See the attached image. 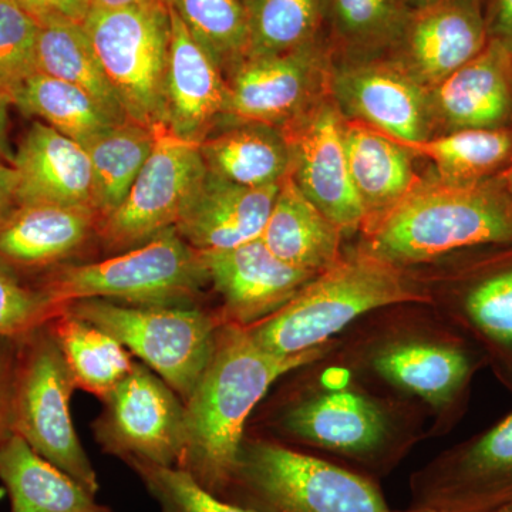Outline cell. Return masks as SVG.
<instances>
[{"mask_svg":"<svg viewBox=\"0 0 512 512\" xmlns=\"http://www.w3.org/2000/svg\"><path fill=\"white\" fill-rule=\"evenodd\" d=\"M336 343V339H335ZM298 367L279 380L256 407L252 433L303 451H318L379 481L429 437L417 404L377 389L335 352Z\"/></svg>","mask_w":512,"mask_h":512,"instance_id":"cell-1","label":"cell"},{"mask_svg":"<svg viewBox=\"0 0 512 512\" xmlns=\"http://www.w3.org/2000/svg\"><path fill=\"white\" fill-rule=\"evenodd\" d=\"M336 355L377 389L417 404L429 437L446 436L470 402L484 357L426 303L367 313L336 338Z\"/></svg>","mask_w":512,"mask_h":512,"instance_id":"cell-2","label":"cell"},{"mask_svg":"<svg viewBox=\"0 0 512 512\" xmlns=\"http://www.w3.org/2000/svg\"><path fill=\"white\" fill-rule=\"evenodd\" d=\"M333 343L303 355L278 356L256 345L247 328L222 323L210 363L184 403L187 437L178 468L224 497L256 407L282 377L318 359Z\"/></svg>","mask_w":512,"mask_h":512,"instance_id":"cell-3","label":"cell"},{"mask_svg":"<svg viewBox=\"0 0 512 512\" xmlns=\"http://www.w3.org/2000/svg\"><path fill=\"white\" fill-rule=\"evenodd\" d=\"M507 245H512V194L497 175L476 184L421 181L363 232L359 247L400 268H413L457 252Z\"/></svg>","mask_w":512,"mask_h":512,"instance_id":"cell-4","label":"cell"},{"mask_svg":"<svg viewBox=\"0 0 512 512\" xmlns=\"http://www.w3.org/2000/svg\"><path fill=\"white\" fill-rule=\"evenodd\" d=\"M429 298L409 268L357 247L312 279L281 311L247 328L256 345L278 356H298L328 345L367 313Z\"/></svg>","mask_w":512,"mask_h":512,"instance_id":"cell-5","label":"cell"},{"mask_svg":"<svg viewBox=\"0 0 512 512\" xmlns=\"http://www.w3.org/2000/svg\"><path fill=\"white\" fill-rule=\"evenodd\" d=\"M222 500L255 512H389L373 478L247 430Z\"/></svg>","mask_w":512,"mask_h":512,"instance_id":"cell-6","label":"cell"},{"mask_svg":"<svg viewBox=\"0 0 512 512\" xmlns=\"http://www.w3.org/2000/svg\"><path fill=\"white\" fill-rule=\"evenodd\" d=\"M30 285L60 303L97 298L133 306H194L210 278L201 252L170 228L103 261L56 266Z\"/></svg>","mask_w":512,"mask_h":512,"instance_id":"cell-7","label":"cell"},{"mask_svg":"<svg viewBox=\"0 0 512 512\" xmlns=\"http://www.w3.org/2000/svg\"><path fill=\"white\" fill-rule=\"evenodd\" d=\"M15 342L12 433L97 495L99 477L77 436L70 412L77 386L49 323Z\"/></svg>","mask_w":512,"mask_h":512,"instance_id":"cell-8","label":"cell"},{"mask_svg":"<svg viewBox=\"0 0 512 512\" xmlns=\"http://www.w3.org/2000/svg\"><path fill=\"white\" fill-rule=\"evenodd\" d=\"M66 311L119 340L184 403L210 363L225 323L218 308L201 305L133 306L93 298L69 302Z\"/></svg>","mask_w":512,"mask_h":512,"instance_id":"cell-9","label":"cell"},{"mask_svg":"<svg viewBox=\"0 0 512 512\" xmlns=\"http://www.w3.org/2000/svg\"><path fill=\"white\" fill-rule=\"evenodd\" d=\"M83 26L127 119L156 133L167 131L171 18L164 0L116 9L93 5Z\"/></svg>","mask_w":512,"mask_h":512,"instance_id":"cell-10","label":"cell"},{"mask_svg":"<svg viewBox=\"0 0 512 512\" xmlns=\"http://www.w3.org/2000/svg\"><path fill=\"white\" fill-rule=\"evenodd\" d=\"M488 251L450 271L412 276L431 308L481 353L512 393V245Z\"/></svg>","mask_w":512,"mask_h":512,"instance_id":"cell-11","label":"cell"},{"mask_svg":"<svg viewBox=\"0 0 512 512\" xmlns=\"http://www.w3.org/2000/svg\"><path fill=\"white\" fill-rule=\"evenodd\" d=\"M207 173L198 144L168 131L158 133L153 153L126 200L100 221L97 242L101 249L109 256L121 254L175 228Z\"/></svg>","mask_w":512,"mask_h":512,"instance_id":"cell-12","label":"cell"},{"mask_svg":"<svg viewBox=\"0 0 512 512\" xmlns=\"http://www.w3.org/2000/svg\"><path fill=\"white\" fill-rule=\"evenodd\" d=\"M101 403L92 430L103 453L126 464L180 466L187 437L185 404L150 367L134 363Z\"/></svg>","mask_w":512,"mask_h":512,"instance_id":"cell-13","label":"cell"},{"mask_svg":"<svg viewBox=\"0 0 512 512\" xmlns=\"http://www.w3.org/2000/svg\"><path fill=\"white\" fill-rule=\"evenodd\" d=\"M410 493L413 507L440 512H497L511 504L512 410L414 471Z\"/></svg>","mask_w":512,"mask_h":512,"instance_id":"cell-14","label":"cell"},{"mask_svg":"<svg viewBox=\"0 0 512 512\" xmlns=\"http://www.w3.org/2000/svg\"><path fill=\"white\" fill-rule=\"evenodd\" d=\"M330 76L318 40L278 55L245 56L225 73L227 121L281 128L328 96Z\"/></svg>","mask_w":512,"mask_h":512,"instance_id":"cell-15","label":"cell"},{"mask_svg":"<svg viewBox=\"0 0 512 512\" xmlns=\"http://www.w3.org/2000/svg\"><path fill=\"white\" fill-rule=\"evenodd\" d=\"M343 121L326 96L281 127L289 154V177L345 237L362 231L365 214L357 200L346 161Z\"/></svg>","mask_w":512,"mask_h":512,"instance_id":"cell-16","label":"cell"},{"mask_svg":"<svg viewBox=\"0 0 512 512\" xmlns=\"http://www.w3.org/2000/svg\"><path fill=\"white\" fill-rule=\"evenodd\" d=\"M330 97L345 119L367 124L399 143L433 137L431 90L392 59H357L332 70Z\"/></svg>","mask_w":512,"mask_h":512,"instance_id":"cell-17","label":"cell"},{"mask_svg":"<svg viewBox=\"0 0 512 512\" xmlns=\"http://www.w3.org/2000/svg\"><path fill=\"white\" fill-rule=\"evenodd\" d=\"M225 323L251 328L281 311L318 274L272 254L262 239L227 251L201 252Z\"/></svg>","mask_w":512,"mask_h":512,"instance_id":"cell-18","label":"cell"},{"mask_svg":"<svg viewBox=\"0 0 512 512\" xmlns=\"http://www.w3.org/2000/svg\"><path fill=\"white\" fill-rule=\"evenodd\" d=\"M488 40L481 0H447L413 9L392 60L433 90L481 53Z\"/></svg>","mask_w":512,"mask_h":512,"instance_id":"cell-19","label":"cell"},{"mask_svg":"<svg viewBox=\"0 0 512 512\" xmlns=\"http://www.w3.org/2000/svg\"><path fill=\"white\" fill-rule=\"evenodd\" d=\"M168 8V6H167ZM170 10L171 39L165 76L168 133L200 144L227 121L228 89L220 64Z\"/></svg>","mask_w":512,"mask_h":512,"instance_id":"cell-20","label":"cell"},{"mask_svg":"<svg viewBox=\"0 0 512 512\" xmlns=\"http://www.w3.org/2000/svg\"><path fill=\"white\" fill-rule=\"evenodd\" d=\"M100 217L82 205L18 204L0 221V266L42 271L69 264L99 234Z\"/></svg>","mask_w":512,"mask_h":512,"instance_id":"cell-21","label":"cell"},{"mask_svg":"<svg viewBox=\"0 0 512 512\" xmlns=\"http://www.w3.org/2000/svg\"><path fill=\"white\" fill-rule=\"evenodd\" d=\"M279 187H245L207 173L175 229L198 252L241 247L261 238Z\"/></svg>","mask_w":512,"mask_h":512,"instance_id":"cell-22","label":"cell"},{"mask_svg":"<svg viewBox=\"0 0 512 512\" xmlns=\"http://www.w3.org/2000/svg\"><path fill=\"white\" fill-rule=\"evenodd\" d=\"M436 124L451 131L507 127L512 117V47L490 39L473 60L431 90Z\"/></svg>","mask_w":512,"mask_h":512,"instance_id":"cell-23","label":"cell"},{"mask_svg":"<svg viewBox=\"0 0 512 512\" xmlns=\"http://www.w3.org/2000/svg\"><path fill=\"white\" fill-rule=\"evenodd\" d=\"M12 165L18 174V204L47 202L94 210L89 154L82 144L55 128L35 121L13 156Z\"/></svg>","mask_w":512,"mask_h":512,"instance_id":"cell-24","label":"cell"},{"mask_svg":"<svg viewBox=\"0 0 512 512\" xmlns=\"http://www.w3.org/2000/svg\"><path fill=\"white\" fill-rule=\"evenodd\" d=\"M350 181L365 214L362 232L386 217L421 183L414 154L393 138L360 121H343Z\"/></svg>","mask_w":512,"mask_h":512,"instance_id":"cell-25","label":"cell"},{"mask_svg":"<svg viewBox=\"0 0 512 512\" xmlns=\"http://www.w3.org/2000/svg\"><path fill=\"white\" fill-rule=\"evenodd\" d=\"M345 235L286 177L261 239L286 264L322 274L338 264Z\"/></svg>","mask_w":512,"mask_h":512,"instance_id":"cell-26","label":"cell"},{"mask_svg":"<svg viewBox=\"0 0 512 512\" xmlns=\"http://www.w3.org/2000/svg\"><path fill=\"white\" fill-rule=\"evenodd\" d=\"M0 483L10 512H116L79 481L39 456L18 434L0 446Z\"/></svg>","mask_w":512,"mask_h":512,"instance_id":"cell-27","label":"cell"},{"mask_svg":"<svg viewBox=\"0 0 512 512\" xmlns=\"http://www.w3.org/2000/svg\"><path fill=\"white\" fill-rule=\"evenodd\" d=\"M198 144L208 173L245 185L281 184L291 171V154L281 128L231 121Z\"/></svg>","mask_w":512,"mask_h":512,"instance_id":"cell-28","label":"cell"},{"mask_svg":"<svg viewBox=\"0 0 512 512\" xmlns=\"http://www.w3.org/2000/svg\"><path fill=\"white\" fill-rule=\"evenodd\" d=\"M37 72L79 87L117 121H127L123 104L101 66L92 40L79 23L50 22L39 25Z\"/></svg>","mask_w":512,"mask_h":512,"instance_id":"cell-29","label":"cell"},{"mask_svg":"<svg viewBox=\"0 0 512 512\" xmlns=\"http://www.w3.org/2000/svg\"><path fill=\"white\" fill-rule=\"evenodd\" d=\"M156 131L136 121L114 124L83 144L93 171V207L100 221L126 200L157 141Z\"/></svg>","mask_w":512,"mask_h":512,"instance_id":"cell-30","label":"cell"},{"mask_svg":"<svg viewBox=\"0 0 512 512\" xmlns=\"http://www.w3.org/2000/svg\"><path fill=\"white\" fill-rule=\"evenodd\" d=\"M49 328L77 389L93 394L101 402L126 379L136 363L119 340L66 309L50 320Z\"/></svg>","mask_w":512,"mask_h":512,"instance_id":"cell-31","label":"cell"},{"mask_svg":"<svg viewBox=\"0 0 512 512\" xmlns=\"http://www.w3.org/2000/svg\"><path fill=\"white\" fill-rule=\"evenodd\" d=\"M403 146L433 161L443 183L476 184L497 177L511 164L512 128H467Z\"/></svg>","mask_w":512,"mask_h":512,"instance_id":"cell-32","label":"cell"},{"mask_svg":"<svg viewBox=\"0 0 512 512\" xmlns=\"http://www.w3.org/2000/svg\"><path fill=\"white\" fill-rule=\"evenodd\" d=\"M12 104L82 146L119 124L79 87L40 72L20 84L12 94Z\"/></svg>","mask_w":512,"mask_h":512,"instance_id":"cell-33","label":"cell"},{"mask_svg":"<svg viewBox=\"0 0 512 512\" xmlns=\"http://www.w3.org/2000/svg\"><path fill=\"white\" fill-rule=\"evenodd\" d=\"M413 9L410 0H323V18L357 59L393 50Z\"/></svg>","mask_w":512,"mask_h":512,"instance_id":"cell-34","label":"cell"},{"mask_svg":"<svg viewBox=\"0 0 512 512\" xmlns=\"http://www.w3.org/2000/svg\"><path fill=\"white\" fill-rule=\"evenodd\" d=\"M188 32L227 73L249 53L248 15L241 0H164Z\"/></svg>","mask_w":512,"mask_h":512,"instance_id":"cell-35","label":"cell"},{"mask_svg":"<svg viewBox=\"0 0 512 512\" xmlns=\"http://www.w3.org/2000/svg\"><path fill=\"white\" fill-rule=\"evenodd\" d=\"M248 55H278L315 42L323 0H244Z\"/></svg>","mask_w":512,"mask_h":512,"instance_id":"cell-36","label":"cell"},{"mask_svg":"<svg viewBox=\"0 0 512 512\" xmlns=\"http://www.w3.org/2000/svg\"><path fill=\"white\" fill-rule=\"evenodd\" d=\"M127 466L140 478L160 512H255L210 493L181 468L146 463Z\"/></svg>","mask_w":512,"mask_h":512,"instance_id":"cell-37","label":"cell"},{"mask_svg":"<svg viewBox=\"0 0 512 512\" xmlns=\"http://www.w3.org/2000/svg\"><path fill=\"white\" fill-rule=\"evenodd\" d=\"M39 23L13 0H0V90L12 94L37 72Z\"/></svg>","mask_w":512,"mask_h":512,"instance_id":"cell-38","label":"cell"},{"mask_svg":"<svg viewBox=\"0 0 512 512\" xmlns=\"http://www.w3.org/2000/svg\"><path fill=\"white\" fill-rule=\"evenodd\" d=\"M67 305L50 298L35 285L23 284L0 266V338H22L55 319Z\"/></svg>","mask_w":512,"mask_h":512,"instance_id":"cell-39","label":"cell"},{"mask_svg":"<svg viewBox=\"0 0 512 512\" xmlns=\"http://www.w3.org/2000/svg\"><path fill=\"white\" fill-rule=\"evenodd\" d=\"M39 25L72 22L83 25L93 8V0H13Z\"/></svg>","mask_w":512,"mask_h":512,"instance_id":"cell-40","label":"cell"},{"mask_svg":"<svg viewBox=\"0 0 512 512\" xmlns=\"http://www.w3.org/2000/svg\"><path fill=\"white\" fill-rule=\"evenodd\" d=\"M15 339L0 338V446L12 434V384L15 370Z\"/></svg>","mask_w":512,"mask_h":512,"instance_id":"cell-41","label":"cell"},{"mask_svg":"<svg viewBox=\"0 0 512 512\" xmlns=\"http://www.w3.org/2000/svg\"><path fill=\"white\" fill-rule=\"evenodd\" d=\"M483 13L488 37L512 47V0H485Z\"/></svg>","mask_w":512,"mask_h":512,"instance_id":"cell-42","label":"cell"},{"mask_svg":"<svg viewBox=\"0 0 512 512\" xmlns=\"http://www.w3.org/2000/svg\"><path fill=\"white\" fill-rule=\"evenodd\" d=\"M18 205V174L15 167L0 160V221Z\"/></svg>","mask_w":512,"mask_h":512,"instance_id":"cell-43","label":"cell"},{"mask_svg":"<svg viewBox=\"0 0 512 512\" xmlns=\"http://www.w3.org/2000/svg\"><path fill=\"white\" fill-rule=\"evenodd\" d=\"M12 100L5 92L0 90V160L12 164L13 156L10 153L8 141L9 106Z\"/></svg>","mask_w":512,"mask_h":512,"instance_id":"cell-44","label":"cell"},{"mask_svg":"<svg viewBox=\"0 0 512 512\" xmlns=\"http://www.w3.org/2000/svg\"><path fill=\"white\" fill-rule=\"evenodd\" d=\"M158 2V0H93L94 5L100 8H127V6L146 5V3Z\"/></svg>","mask_w":512,"mask_h":512,"instance_id":"cell-45","label":"cell"},{"mask_svg":"<svg viewBox=\"0 0 512 512\" xmlns=\"http://www.w3.org/2000/svg\"><path fill=\"white\" fill-rule=\"evenodd\" d=\"M500 178L501 180H503V183L505 184V187H507V190L510 191L512 194V161L511 164L508 165L507 170L503 171V173L500 174Z\"/></svg>","mask_w":512,"mask_h":512,"instance_id":"cell-46","label":"cell"},{"mask_svg":"<svg viewBox=\"0 0 512 512\" xmlns=\"http://www.w3.org/2000/svg\"><path fill=\"white\" fill-rule=\"evenodd\" d=\"M447 2V0H410L413 8H421V6L434 5V3Z\"/></svg>","mask_w":512,"mask_h":512,"instance_id":"cell-47","label":"cell"},{"mask_svg":"<svg viewBox=\"0 0 512 512\" xmlns=\"http://www.w3.org/2000/svg\"><path fill=\"white\" fill-rule=\"evenodd\" d=\"M389 512H440V511L427 510V508L413 507L412 510H407V511H392V510H390Z\"/></svg>","mask_w":512,"mask_h":512,"instance_id":"cell-48","label":"cell"},{"mask_svg":"<svg viewBox=\"0 0 512 512\" xmlns=\"http://www.w3.org/2000/svg\"><path fill=\"white\" fill-rule=\"evenodd\" d=\"M497 512H512V503L505 505L504 508H501V510H498Z\"/></svg>","mask_w":512,"mask_h":512,"instance_id":"cell-49","label":"cell"}]
</instances>
